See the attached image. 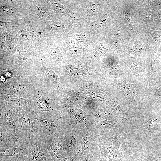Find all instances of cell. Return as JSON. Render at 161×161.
I'll list each match as a JSON object with an SVG mask.
<instances>
[{
	"instance_id": "obj_20",
	"label": "cell",
	"mask_w": 161,
	"mask_h": 161,
	"mask_svg": "<svg viewBox=\"0 0 161 161\" xmlns=\"http://www.w3.org/2000/svg\"><path fill=\"white\" fill-rule=\"evenodd\" d=\"M6 36L5 35V34H4V33H3L2 35V38L3 40H4L6 39Z\"/></svg>"
},
{
	"instance_id": "obj_1",
	"label": "cell",
	"mask_w": 161,
	"mask_h": 161,
	"mask_svg": "<svg viewBox=\"0 0 161 161\" xmlns=\"http://www.w3.org/2000/svg\"><path fill=\"white\" fill-rule=\"evenodd\" d=\"M27 144L29 151L23 158L25 161H54L47 149L44 137L31 138Z\"/></svg>"
},
{
	"instance_id": "obj_13",
	"label": "cell",
	"mask_w": 161,
	"mask_h": 161,
	"mask_svg": "<svg viewBox=\"0 0 161 161\" xmlns=\"http://www.w3.org/2000/svg\"><path fill=\"white\" fill-rule=\"evenodd\" d=\"M35 8L37 12L42 17H44L47 16V13L45 9L41 5H37Z\"/></svg>"
},
{
	"instance_id": "obj_21",
	"label": "cell",
	"mask_w": 161,
	"mask_h": 161,
	"mask_svg": "<svg viewBox=\"0 0 161 161\" xmlns=\"http://www.w3.org/2000/svg\"><path fill=\"white\" fill-rule=\"evenodd\" d=\"M17 161H25L23 158H20L17 157Z\"/></svg>"
},
{
	"instance_id": "obj_8",
	"label": "cell",
	"mask_w": 161,
	"mask_h": 161,
	"mask_svg": "<svg viewBox=\"0 0 161 161\" xmlns=\"http://www.w3.org/2000/svg\"><path fill=\"white\" fill-rule=\"evenodd\" d=\"M29 146L27 144L14 148L0 150V156L13 157L22 158L28 153Z\"/></svg>"
},
{
	"instance_id": "obj_4",
	"label": "cell",
	"mask_w": 161,
	"mask_h": 161,
	"mask_svg": "<svg viewBox=\"0 0 161 161\" xmlns=\"http://www.w3.org/2000/svg\"><path fill=\"white\" fill-rule=\"evenodd\" d=\"M34 116L39 123L44 137L46 139L54 138L64 130L63 123L52 117L47 112Z\"/></svg>"
},
{
	"instance_id": "obj_12",
	"label": "cell",
	"mask_w": 161,
	"mask_h": 161,
	"mask_svg": "<svg viewBox=\"0 0 161 161\" xmlns=\"http://www.w3.org/2000/svg\"><path fill=\"white\" fill-rule=\"evenodd\" d=\"M11 90L13 92L16 93L22 92L26 91V87L22 84H15L12 86Z\"/></svg>"
},
{
	"instance_id": "obj_6",
	"label": "cell",
	"mask_w": 161,
	"mask_h": 161,
	"mask_svg": "<svg viewBox=\"0 0 161 161\" xmlns=\"http://www.w3.org/2000/svg\"><path fill=\"white\" fill-rule=\"evenodd\" d=\"M142 85L140 83H131L123 80L120 83V89L126 97L134 100L140 92Z\"/></svg>"
},
{
	"instance_id": "obj_9",
	"label": "cell",
	"mask_w": 161,
	"mask_h": 161,
	"mask_svg": "<svg viewBox=\"0 0 161 161\" xmlns=\"http://www.w3.org/2000/svg\"><path fill=\"white\" fill-rule=\"evenodd\" d=\"M36 104L37 108L39 112L41 113L48 111L50 112L52 110L51 107L49 103L44 99H38L36 102Z\"/></svg>"
},
{
	"instance_id": "obj_17",
	"label": "cell",
	"mask_w": 161,
	"mask_h": 161,
	"mask_svg": "<svg viewBox=\"0 0 161 161\" xmlns=\"http://www.w3.org/2000/svg\"><path fill=\"white\" fill-rule=\"evenodd\" d=\"M4 13L9 16H13L15 14V10L11 8H6L3 10Z\"/></svg>"
},
{
	"instance_id": "obj_5",
	"label": "cell",
	"mask_w": 161,
	"mask_h": 161,
	"mask_svg": "<svg viewBox=\"0 0 161 161\" xmlns=\"http://www.w3.org/2000/svg\"><path fill=\"white\" fill-rule=\"evenodd\" d=\"M0 129V150L14 148L27 143L18 136L4 129Z\"/></svg>"
},
{
	"instance_id": "obj_10",
	"label": "cell",
	"mask_w": 161,
	"mask_h": 161,
	"mask_svg": "<svg viewBox=\"0 0 161 161\" xmlns=\"http://www.w3.org/2000/svg\"><path fill=\"white\" fill-rule=\"evenodd\" d=\"M155 78L157 87L156 91L154 95L158 97L161 96V72H159L157 73Z\"/></svg>"
},
{
	"instance_id": "obj_11",
	"label": "cell",
	"mask_w": 161,
	"mask_h": 161,
	"mask_svg": "<svg viewBox=\"0 0 161 161\" xmlns=\"http://www.w3.org/2000/svg\"><path fill=\"white\" fill-rule=\"evenodd\" d=\"M45 72L47 75L52 80L55 82L58 81L59 79L58 76L50 68H47Z\"/></svg>"
},
{
	"instance_id": "obj_3",
	"label": "cell",
	"mask_w": 161,
	"mask_h": 161,
	"mask_svg": "<svg viewBox=\"0 0 161 161\" xmlns=\"http://www.w3.org/2000/svg\"><path fill=\"white\" fill-rule=\"evenodd\" d=\"M17 112L22 130L28 142L34 137H44L41 126L34 115L22 111Z\"/></svg>"
},
{
	"instance_id": "obj_15",
	"label": "cell",
	"mask_w": 161,
	"mask_h": 161,
	"mask_svg": "<svg viewBox=\"0 0 161 161\" xmlns=\"http://www.w3.org/2000/svg\"><path fill=\"white\" fill-rule=\"evenodd\" d=\"M64 27V25L60 23L52 24L49 26V29L52 30L61 29H63Z\"/></svg>"
},
{
	"instance_id": "obj_19",
	"label": "cell",
	"mask_w": 161,
	"mask_h": 161,
	"mask_svg": "<svg viewBox=\"0 0 161 161\" xmlns=\"http://www.w3.org/2000/svg\"><path fill=\"white\" fill-rule=\"evenodd\" d=\"M135 161H153V159L151 158H148L147 159H145L144 160H137Z\"/></svg>"
},
{
	"instance_id": "obj_14",
	"label": "cell",
	"mask_w": 161,
	"mask_h": 161,
	"mask_svg": "<svg viewBox=\"0 0 161 161\" xmlns=\"http://www.w3.org/2000/svg\"><path fill=\"white\" fill-rule=\"evenodd\" d=\"M59 52V50L55 48L50 49L48 52V55L50 57H54L58 55Z\"/></svg>"
},
{
	"instance_id": "obj_7",
	"label": "cell",
	"mask_w": 161,
	"mask_h": 161,
	"mask_svg": "<svg viewBox=\"0 0 161 161\" xmlns=\"http://www.w3.org/2000/svg\"><path fill=\"white\" fill-rule=\"evenodd\" d=\"M124 62L140 80L146 78L147 75L144 66L139 60L131 58L126 60Z\"/></svg>"
},
{
	"instance_id": "obj_16",
	"label": "cell",
	"mask_w": 161,
	"mask_h": 161,
	"mask_svg": "<svg viewBox=\"0 0 161 161\" xmlns=\"http://www.w3.org/2000/svg\"><path fill=\"white\" fill-rule=\"evenodd\" d=\"M18 35L19 37L24 40H28L30 36L27 32L24 30H19L18 33Z\"/></svg>"
},
{
	"instance_id": "obj_2",
	"label": "cell",
	"mask_w": 161,
	"mask_h": 161,
	"mask_svg": "<svg viewBox=\"0 0 161 161\" xmlns=\"http://www.w3.org/2000/svg\"><path fill=\"white\" fill-rule=\"evenodd\" d=\"M1 112L0 128L4 129L28 141L22 130L17 112L7 106H3Z\"/></svg>"
},
{
	"instance_id": "obj_18",
	"label": "cell",
	"mask_w": 161,
	"mask_h": 161,
	"mask_svg": "<svg viewBox=\"0 0 161 161\" xmlns=\"http://www.w3.org/2000/svg\"><path fill=\"white\" fill-rule=\"evenodd\" d=\"M17 53L18 55L22 56L23 54V48L22 47H18L17 49Z\"/></svg>"
}]
</instances>
